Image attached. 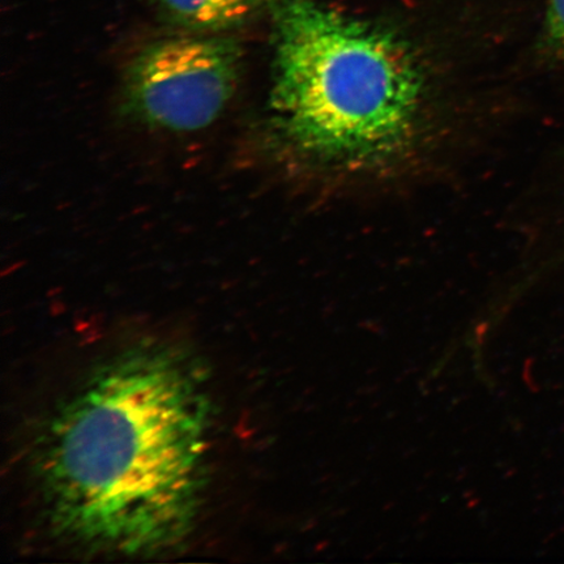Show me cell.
I'll use <instances>...</instances> for the list:
<instances>
[{
  "instance_id": "cell-2",
  "label": "cell",
  "mask_w": 564,
  "mask_h": 564,
  "mask_svg": "<svg viewBox=\"0 0 564 564\" xmlns=\"http://www.w3.org/2000/svg\"><path fill=\"white\" fill-rule=\"evenodd\" d=\"M271 108L282 135L324 164H378L417 130L425 83L405 41L315 0H268Z\"/></svg>"
},
{
  "instance_id": "cell-3",
  "label": "cell",
  "mask_w": 564,
  "mask_h": 564,
  "mask_svg": "<svg viewBox=\"0 0 564 564\" xmlns=\"http://www.w3.org/2000/svg\"><path fill=\"white\" fill-rule=\"evenodd\" d=\"M243 52L228 35H180L153 42L127 69L124 115L171 132L215 123L241 82Z\"/></svg>"
},
{
  "instance_id": "cell-5",
  "label": "cell",
  "mask_w": 564,
  "mask_h": 564,
  "mask_svg": "<svg viewBox=\"0 0 564 564\" xmlns=\"http://www.w3.org/2000/svg\"><path fill=\"white\" fill-rule=\"evenodd\" d=\"M545 40L550 51L564 59V0H546Z\"/></svg>"
},
{
  "instance_id": "cell-4",
  "label": "cell",
  "mask_w": 564,
  "mask_h": 564,
  "mask_svg": "<svg viewBox=\"0 0 564 564\" xmlns=\"http://www.w3.org/2000/svg\"><path fill=\"white\" fill-rule=\"evenodd\" d=\"M167 15L189 31L223 33L250 19L257 0H159Z\"/></svg>"
},
{
  "instance_id": "cell-1",
  "label": "cell",
  "mask_w": 564,
  "mask_h": 564,
  "mask_svg": "<svg viewBox=\"0 0 564 564\" xmlns=\"http://www.w3.org/2000/svg\"><path fill=\"white\" fill-rule=\"evenodd\" d=\"M206 370L144 343L98 365L42 435L35 478L48 525L95 554L147 556L187 539L207 482Z\"/></svg>"
}]
</instances>
